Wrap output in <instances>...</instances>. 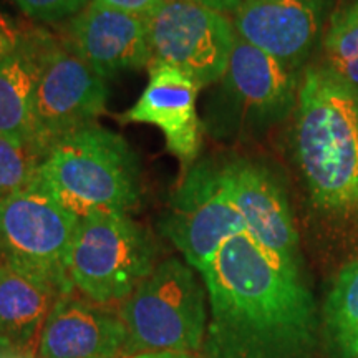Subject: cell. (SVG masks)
Wrapping results in <instances>:
<instances>
[{
    "instance_id": "cell-1",
    "label": "cell",
    "mask_w": 358,
    "mask_h": 358,
    "mask_svg": "<svg viewBox=\"0 0 358 358\" xmlns=\"http://www.w3.org/2000/svg\"><path fill=\"white\" fill-rule=\"evenodd\" d=\"M201 277L209 302L204 358L308 357L317 329L310 290L248 232L231 237Z\"/></svg>"
},
{
    "instance_id": "cell-2",
    "label": "cell",
    "mask_w": 358,
    "mask_h": 358,
    "mask_svg": "<svg viewBox=\"0 0 358 358\" xmlns=\"http://www.w3.org/2000/svg\"><path fill=\"white\" fill-rule=\"evenodd\" d=\"M294 115V158L312 204L334 216L358 214V96L312 65Z\"/></svg>"
},
{
    "instance_id": "cell-3",
    "label": "cell",
    "mask_w": 358,
    "mask_h": 358,
    "mask_svg": "<svg viewBox=\"0 0 358 358\" xmlns=\"http://www.w3.org/2000/svg\"><path fill=\"white\" fill-rule=\"evenodd\" d=\"M34 181L78 219L128 213L141 196L136 153L123 136L96 123L53 143Z\"/></svg>"
},
{
    "instance_id": "cell-4",
    "label": "cell",
    "mask_w": 358,
    "mask_h": 358,
    "mask_svg": "<svg viewBox=\"0 0 358 358\" xmlns=\"http://www.w3.org/2000/svg\"><path fill=\"white\" fill-rule=\"evenodd\" d=\"M203 284L185 259L169 257L156 264L120 306L127 330L124 357L203 350L209 320Z\"/></svg>"
},
{
    "instance_id": "cell-5",
    "label": "cell",
    "mask_w": 358,
    "mask_h": 358,
    "mask_svg": "<svg viewBox=\"0 0 358 358\" xmlns=\"http://www.w3.org/2000/svg\"><path fill=\"white\" fill-rule=\"evenodd\" d=\"M155 267L153 239L128 213H98L80 219L66 274L85 299L108 307L123 302Z\"/></svg>"
},
{
    "instance_id": "cell-6",
    "label": "cell",
    "mask_w": 358,
    "mask_h": 358,
    "mask_svg": "<svg viewBox=\"0 0 358 358\" xmlns=\"http://www.w3.org/2000/svg\"><path fill=\"white\" fill-rule=\"evenodd\" d=\"M301 80V71L237 37L204 129L224 134L284 122L297 108Z\"/></svg>"
},
{
    "instance_id": "cell-7",
    "label": "cell",
    "mask_w": 358,
    "mask_h": 358,
    "mask_svg": "<svg viewBox=\"0 0 358 358\" xmlns=\"http://www.w3.org/2000/svg\"><path fill=\"white\" fill-rule=\"evenodd\" d=\"M108 88L70 45L45 34L34 96V150L40 159L66 134L95 124L105 113Z\"/></svg>"
},
{
    "instance_id": "cell-8",
    "label": "cell",
    "mask_w": 358,
    "mask_h": 358,
    "mask_svg": "<svg viewBox=\"0 0 358 358\" xmlns=\"http://www.w3.org/2000/svg\"><path fill=\"white\" fill-rule=\"evenodd\" d=\"M146 22L151 65L174 66L201 88L221 82L237 38L229 15L191 0H163Z\"/></svg>"
},
{
    "instance_id": "cell-9",
    "label": "cell",
    "mask_w": 358,
    "mask_h": 358,
    "mask_svg": "<svg viewBox=\"0 0 358 358\" xmlns=\"http://www.w3.org/2000/svg\"><path fill=\"white\" fill-rule=\"evenodd\" d=\"M161 226L199 275L231 237L245 232L243 217L227 194L222 168L211 161H201L187 169L169 199Z\"/></svg>"
},
{
    "instance_id": "cell-10",
    "label": "cell",
    "mask_w": 358,
    "mask_h": 358,
    "mask_svg": "<svg viewBox=\"0 0 358 358\" xmlns=\"http://www.w3.org/2000/svg\"><path fill=\"white\" fill-rule=\"evenodd\" d=\"M80 219L32 181L0 201V249L7 261L73 289L66 274Z\"/></svg>"
},
{
    "instance_id": "cell-11",
    "label": "cell",
    "mask_w": 358,
    "mask_h": 358,
    "mask_svg": "<svg viewBox=\"0 0 358 358\" xmlns=\"http://www.w3.org/2000/svg\"><path fill=\"white\" fill-rule=\"evenodd\" d=\"M227 194L245 224V232L268 256L301 274L299 234L284 182L266 164L234 159L222 164Z\"/></svg>"
},
{
    "instance_id": "cell-12",
    "label": "cell",
    "mask_w": 358,
    "mask_h": 358,
    "mask_svg": "<svg viewBox=\"0 0 358 358\" xmlns=\"http://www.w3.org/2000/svg\"><path fill=\"white\" fill-rule=\"evenodd\" d=\"M324 0H241L237 37L301 71L324 34Z\"/></svg>"
},
{
    "instance_id": "cell-13",
    "label": "cell",
    "mask_w": 358,
    "mask_h": 358,
    "mask_svg": "<svg viewBox=\"0 0 358 358\" xmlns=\"http://www.w3.org/2000/svg\"><path fill=\"white\" fill-rule=\"evenodd\" d=\"M148 70L145 92L120 122L153 124L164 134L169 153L191 164L203 146L204 123L196 108L201 87L174 66L150 65Z\"/></svg>"
},
{
    "instance_id": "cell-14",
    "label": "cell",
    "mask_w": 358,
    "mask_h": 358,
    "mask_svg": "<svg viewBox=\"0 0 358 358\" xmlns=\"http://www.w3.org/2000/svg\"><path fill=\"white\" fill-rule=\"evenodd\" d=\"M69 45L101 78L151 65L148 22L90 2L71 17Z\"/></svg>"
},
{
    "instance_id": "cell-15",
    "label": "cell",
    "mask_w": 358,
    "mask_h": 358,
    "mask_svg": "<svg viewBox=\"0 0 358 358\" xmlns=\"http://www.w3.org/2000/svg\"><path fill=\"white\" fill-rule=\"evenodd\" d=\"M127 330L120 312L64 292L40 334L38 358H122Z\"/></svg>"
},
{
    "instance_id": "cell-16",
    "label": "cell",
    "mask_w": 358,
    "mask_h": 358,
    "mask_svg": "<svg viewBox=\"0 0 358 358\" xmlns=\"http://www.w3.org/2000/svg\"><path fill=\"white\" fill-rule=\"evenodd\" d=\"M65 289L48 277L3 261L0 266V342L22 358H32L40 334Z\"/></svg>"
},
{
    "instance_id": "cell-17",
    "label": "cell",
    "mask_w": 358,
    "mask_h": 358,
    "mask_svg": "<svg viewBox=\"0 0 358 358\" xmlns=\"http://www.w3.org/2000/svg\"><path fill=\"white\" fill-rule=\"evenodd\" d=\"M43 38L42 30L27 34L19 50L0 60V136L34 153V96Z\"/></svg>"
},
{
    "instance_id": "cell-18",
    "label": "cell",
    "mask_w": 358,
    "mask_h": 358,
    "mask_svg": "<svg viewBox=\"0 0 358 358\" xmlns=\"http://www.w3.org/2000/svg\"><path fill=\"white\" fill-rule=\"evenodd\" d=\"M320 66L358 96V0H345L330 15Z\"/></svg>"
},
{
    "instance_id": "cell-19",
    "label": "cell",
    "mask_w": 358,
    "mask_h": 358,
    "mask_svg": "<svg viewBox=\"0 0 358 358\" xmlns=\"http://www.w3.org/2000/svg\"><path fill=\"white\" fill-rule=\"evenodd\" d=\"M325 334L340 358L358 357V257L334 280L324 306Z\"/></svg>"
},
{
    "instance_id": "cell-20",
    "label": "cell",
    "mask_w": 358,
    "mask_h": 358,
    "mask_svg": "<svg viewBox=\"0 0 358 358\" xmlns=\"http://www.w3.org/2000/svg\"><path fill=\"white\" fill-rule=\"evenodd\" d=\"M40 159L30 148L0 136V201L34 181Z\"/></svg>"
},
{
    "instance_id": "cell-21",
    "label": "cell",
    "mask_w": 358,
    "mask_h": 358,
    "mask_svg": "<svg viewBox=\"0 0 358 358\" xmlns=\"http://www.w3.org/2000/svg\"><path fill=\"white\" fill-rule=\"evenodd\" d=\"M27 17L42 22L71 19L88 6V0H12Z\"/></svg>"
},
{
    "instance_id": "cell-22",
    "label": "cell",
    "mask_w": 358,
    "mask_h": 358,
    "mask_svg": "<svg viewBox=\"0 0 358 358\" xmlns=\"http://www.w3.org/2000/svg\"><path fill=\"white\" fill-rule=\"evenodd\" d=\"M27 32L12 17L0 13V60L12 55L24 45Z\"/></svg>"
},
{
    "instance_id": "cell-23",
    "label": "cell",
    "mask_w": 358,
    "mask_h": 358,
    "mask_svg": "<svg viewBox=\"0 0 358 358\" xmlns=\"http://www.w3.org/2000/svg\"><path fill=\"white\" fill-rule=\"evenodd\" d=\"M103 7L113 8V10L129 13V15L148 19L158 10L163 0H92Z\"/></svg>"
},
{
    "instance_id": "cell-24",
    "label": "cell",
    "mask_w": 358,
    "mask_h": 358,
    "mask_svg": "<svg viewBox=\"0 0 358 358\" xmlns=\"http://www.w3.org/2000/svg\"><path fill=\"white\" fill-rule=\"evenodd\" d=\"M191 2L213 8V10H217L221 13H226V15H232L236 12L237 6L241 3V0H191Z\"/></svg>"
},
{
    "instance_id": "cell-25",
    "label": "cell",
    "mask_w": 358,
    "mask_h": 358,
    "mask_svg": "<svg viewBox=\"0 0 358 358\" xmlns=\"http://www.w3.org/2000/svg\"><path fill=\"white\" fill-rule=\"evenodd\" d=\"M129 358H196L192 353H179V352H148L140 353Z\"/></svg>"
},
{
    "instance_id": "cell-26",
    "label": "cell",
    "mask_w": 358,
    "mask_h": 358,
    "mask_svg": "<svg viewBox=\"0 0 358 358\" xmlns=\"http://www.w3.org/2000/svg\"><path fill=\"white\" fill-rule=\"evenodd\" d=\"M0 358H22V357L17 355L12 348H8L7 345H3V343L0 342Z\"/></svg>"
},
{
    "instance_id": "cell-27",
    "label": "cell",
    "mask_w": 358,
    "mask_h": 358,
    "mask_svg": "<svg viewBox=\"0 0 358 358\" xmlns=\"http://www.w3.org/2000/svg\"><path fill=\"white\" fill-rule=\"evenodd\" d=\"M3 261H6V254H3L2 249H0V266H2Z\"/></svg>"
},
{
    "instance_id": "cell-28",
    "label": "cell",
    "mask_w": 358,
    "mask_h": 358,
    "mask_svg": "<svg viewBox=\"0 0 358 358\" xmlns=\"http://www.w3.org/2000/svg\"><path fill=\"white\" fill-rule=\"evenodd\" d=\"M357 358H358V357H357Z\"/></svg>"
}]
</instances>
